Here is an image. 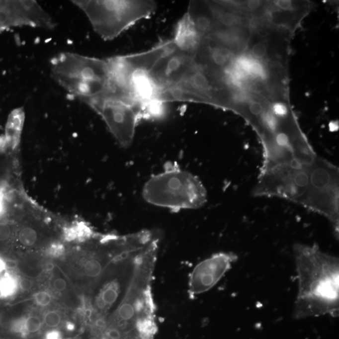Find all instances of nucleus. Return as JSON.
<instances>
[{"mask_svg": "<svg viewBox=\"0 0 339 339\" xmlns=\"http://www.w3.org/2000/svg\"><path fill=\"white\" fill-rule=\"evenodd\" d=\"M237 254L221 252L212 255L198 264L190 274L188 293L190 297L211 290L237 261Z\"/></svg>", "mask_w": 339, "mask_h": 339, "instance_id": "nucleus-7", "label": "nucleus"}, {"mask_svg": "<svg viewBox=\"0 0 339 339\" xmlns=\"http://www.w3.org/2000/svg\"><path fill=\"white\" fill-rule=\"evenodd\" d=\"M21 26L52 30L56 24L37 2L0 1V32Z\"/></svg>", "mask_w": 339, "mask_h": 339, "instance_id": "nucleus-6", "label": "nucleus"}, {"mask_svg": "<svg viewBox=\"0 0 339 339\" xmlns=\"http://www.w3.org/2000/svg\"><path fill=\"white\" fill-rule=\"evenodd\" d=\"M13 237L15 238L19 245L27 250L40 247L45 239L40 229L30 223L23 224L16 232L14 228L12 238Z\"/></svg>", "mask_w": 339, "mask_h": 339, "instance_id": "nucleus-10", "label": "nucleus"}, {"mask_svg": "<svg viewBox=\"0 0 339 339\" xmlns=\"http://www.w3.org/2000/svg\"><path fill=\"white\" fill-rule=\"evenodd\" d=\"M143 199L149 204L176 212L199 209L207 202L201 180L176 164H169L149 179L143 188Z\"/></svg>", "mask_w": 339, "mask_h": 339, "instance_id": "nucleus-2", "label": "nucleus"}, {"mask_svg": "<svg viewBox=\"0 0 339 339\" xmlns=\"http://www.w3.org/2000/svg\"><path fill=\"white\" fill-rule=\"evenodd\" d=\"M274 3L283 10H289L292 8V1L290 0H278L274 1Z\"/></svg>", "mask_w": 339, "mask_h": 339, "instance_id": "nucleus-23", "label": "nucleus"}, {"mask_svg": "<svg viewBox=\"0 0 339 339\" xmlns=\"http://www.w3.org/2000/svg\"><path fill=\"white\" fill-rule=\"evenodd\" d=\"M76 326L75 325L71 322H68L66 324V328L67 330L69 331H75Z\"/></svg>", "mask_w": 339, "mask_h": 339, "instance_id": "nucleus-27", "label": "nucleus"}, {"mask_svg": "<svg viewBox=\"0 0 339 339\" xmlns=\"http://www.w3.org/2000/svg\"><path fill=\"white\" fill-rule=\"evenodd\" d=\"M45 339H62L61 333L57 329H54L48 332Z\"/></svg>", "mask_w": 339, "mask_h": 339, "instance_id": "nucleus-24", "label": "nucleus"}, {"mask_svg": "<svg viewBox=\"0 0 339 339\" xmlns=\"http://www.w3.org/2000/svg\"><path fill=\"white\" fill-rule=\"evenodd\" d=\"M171 40L180 51L194 57L201 42V37L187 13L179 20L173 39Z\"/></svg>", "mask_w": 339, "mask_h": 339, "instance_id": "nucleus-8", "label": "nucleus"}, {"mask_svg": "<svg viewBox=\"0 0 339 339\" xmlns=\"http://www.w3.org/2000/svg\"><path fill=\"white\" fill-rule=\"evenodd\" d=\"M19 289V280L17 277L9 273L0 276V297L9 298L17 293Z\"/></svg>", "mask_w": 339, "mask_h": 339, "instance_id": "nucleus-12", "label": "nucleus"}, {"mask_svg": "<svg viewBox=\"0 0 339 339\" xmlns=\"http://www.w3.org/2000/svg\"><path fill=\"white\" fill-rule=\"evenodd\" d=\"M219 20L222 25L225 27H230L237 23L238 17L235 14L225 12V13H218Z\"/></svg>", "mask_w": 339, "mask_h": 339, "instance_id": "nucleus-18", "label": "nucleus"}, {"mask_svg": "<svg viewBox=\"0 0 339 339\" xmlns=\"http://www.w3.org/2000/svg\"><path fill=\"white\" fill-rule=\"evenodd\" d=\"M66 249L63 243L54 241L45 248V253L48 257L54 259L63 258L65 256Z\"/></svg>", "mask_w": 339, "mask_h": 339, "instance_id": "nucleus-14", "label": "nucleus"}, {"mask_svg": "<svg viewBox=\"0 0 339 339\" xmlns=\"http://www.w3.org/2000/svg\"><path fill=\"white\" fill-rule=\"evenodd\" d=\"M271 112L278 118H285L288 114V109L283 102H275L272 106Z\"/></svg>", "mask_w": 339, "mask_h": 339, "instance_id": "nucleus-19", "label": "nucleus"}, {"mask_svg": "<svg viewBox=\"0 0 339 339\" xmlns=\"http://www.w3.org/2000/svg\"><path fill=\"white\" fill-rule=\"evenodd\" d=\"M85 102L102 117L114 137L123 147L132 144L138 123L143 119H149L142 106L107 93Z\"/></svg>", "mask_w": 339, "mask_h": 339, "instance_id": "nucleus-5", "label": "nucleus"}, {"mask_svg": "<svg viewBox=\"0 0 339 339\" xmlns=\"http://www.w3.org/2000/svg\"><path fill=\"white\" fill-rule=\"evenodd\" d=\"M262 122L268 130L271 132H275L278 126V117H276L271 111H268L262 114Z\"/></svg>", "mask_w": 339, "mask_h": 339, "instance_id": "nucleus-17", "label": "nucleus"}, {"mask_svg": "<svg viewBox=\"0 0 339 339\" xmlns=\"http://www.w3.org/2000/svg\"><path fill=\"white\" fill-rule=\"evenodd\" d=\"M7 268V263L4 260L0 257V274L3 273Z\"/></svg>", "mask_w": 339, "mask_h": 339, "instance_id": "nucleus-26", "label": "nucleus"}, {"mask_svg": "<svg viewBox=\"0 0 339 339\" xmlns=\"http://www.w3.org/2000/svg\"><path fill=\"white\" fill-rule=\"evenodd\" d=\"M43 326L44 324L40 317L29 315L13 320L9 326V329L11 333L24 337L39 333Z\"/></svg>", "mask_w": 339, "mask_h": 339, "instance_id": "nucleus-11", "label": "nucleus"}, {"mask_svg": "<svg viewBox=\"0 0 339 339\" xmlns=\"http://www.w3.org/2000/svg\"><path fill=\"white\" fill-rule=\"evenodd\" d=\"M33 285H34L33 281L30 278H23L19 280V288L24 292H30L32 290Z\"/></svg>", "mask_w": 339, "mask_h": 339, "instance_id": "nucleus-21", "label": "nucleus"}, {"mask_svg": "<svg viewBox=\"0 0 339 339\" xmlns=\"http://www.w3.org/2000/svg\"><path fill=\"white\" fill-rule=\"evenodd\" d=\"M33 299L36 305L40 307H47L53 302V297L49 291L42 290L33 295Z\"/></svg>", "mask_w": 339, "mask_h": 339, "instance_id": "nucleus-15", "label": "nucleus"}, {"mask_svg": "<svg viewBox=\"0 0 339 339\" xmlns=\"http://www.w3.org/2000/svg\"><path fill=\"white\" fill-rule=\"evenodd\" d=\"M250 111L253 115L257 116L262 112V106L261 103L257 101H252L250 104Z\"/></svg>", "mask_w": 339, "mask_h": 339, "instance_id": "nucleus-22", "label": "nucleus"}, {"mask_svg": "<svg viewBox=\"0 0 339 339\" xmlns=\"http://www.w3.org/2000/svg\"><path fill=\"white\" fill-rule=\"evenodd\" d=\"M52 290L59 294H63L68 290L69 285L68 281L64 277L57 275L53 277L51 281Z\"/></svg>", "mask_w": 339, "mask_h": 339, "instance_id": "nucleus-16", "label": "nucleus"}, {"mask_svg": "<svg viewBox=\"0 0 339 339\" xmlns=\"http://www.w3.org/2000/svg\"><path fill=\"white\" fill-rule=\"evenodd\" d=\"M252 54L253 56L256 59L263 58L267 54V48L266 45L262 43L255 44L252 47Z\"/></svg>", "mask_w": 339, "mask_h": 339, "instance_id": "nucleus-20", "label": "nucleus"}, {"mask_svg": "<svg viewBox=\"0 0 339 339\" xmlns=\"http://www.w3.org/2000/svg\"><path fill=\"white\" fill-rule=\"evenodd\" d=\"M15 162L11 153L0 149V212L4 199L15 183Z\"/></svg>", "mask_w": 339, "mask_h": 339, "instance_id": "nucleus-9", "label": "nucleus"}, {"mask_svg": "<svg viewBox=\"0 0 339 339\" xmlns=\"http://www.w3.org/2000/svg\"><path fill=\"white\" fill-rule=\"evenodd\" d=\"M85 12L93 29L105 40L118 37L142 19L156 11L154 1H73Z\"/></svg>", "mask_w": 339, "mask_h": 339, "instance_id": "nucleus-4", "label": "nucleus"}, {"mask_svg": "<svg viewBox=\"0 0 339 339\" xmlns=\"http://www.w3.org/2000/svg\"><path fill=\"white\" fill-rule=\"evenodd\" d=\"M51 73L69 94L84 102L104 94L108 87L106 59L63 52L52 59Z\"/></svg>", "mask_w": 339, "mask_h": 339, "instance_id": "nucleus-3", "label": "nucleus"}, {"mask_svg": "<svg viewBox=\"0 0 339 339\" xmlns=\"http://www.w3.org/2000/svg\"><path fill=\"white\" fill-rule=\"evenodd\" d=\"M248 8L251 10H254L256 9L261 4V1L258 0H251V1H247Z\"/></svg>", "mask_w": 339, "mask_h": 339, "instance_id": "nucleus-25", "label": "nucleus"}, {"mask_svg": "<svg viewBox=\"0 0 339 339\" xmlns=\"http://www.w3.org/2000/svg\"><path fill=\"white\" fill-rule=\"evenodd\" d=\"M43 324L45 327L54 330L58 328L63 323V317L61 312L57 310H49L45 312L42 319Z\"/></svg>", "mask_w": 339, "mask_h": 339, "instance_id": "nucleus-13", "label": "nucleus"}, {"mask_svg": "<svg viewBox=\"0 0 339 339\" xmlns=\"http://www.w3.org/2000/svg\"><path fill=\"white\" fill-rule=\"evenodd\" d=\"M293 252L298 292L293 317L303 319L339 312V260L318 245L296 244Z\"/></svg>", "mask_w": 339, "mask_h": 339, "instance_id": "nucleus-1", "label": "nucleus"}]
</instances>
